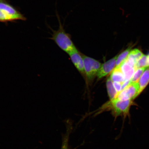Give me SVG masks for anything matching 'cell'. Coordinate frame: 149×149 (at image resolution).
Returning <instances> with one entry per match:
<instances>
[{"label":"cell","instance_id":"cell-1","mask_svg":"<svg viewBox=\"0 0 149 149\" xmlns=\"http://www.w3.org/2000/svg\"><path fill=\"white\" fill-rule=\"evenodd\" d=\"M133 104V100H110L102 105L95 113V115L105 111H110L115 120L119 117H122L124 119H125L127 117L130 118V108Z\"/></svg>","mask_w":149,"mask_h":149},{"label":"cell","instance_id":"cell-2","mask_svg":"<svg viewBox=\"0 0 149 149\" xmlns=\"http://www.w3.org/2000/svg\"><path fill=\"white\" fill-rule=\"evenodd\" d=\"M59 27L56 31L52 30L53 34L50 39L54 41L63 51L68 54L77 49L71 39L70 34L65 31L64 25L61 23L60 18L57 15Z\"/></svg>","mask_w":149,"mask_h":149},{"label":"cell","instance_id":"cell-3","mask_svg":"<svg viewBox=\"0 0 149 149\" xmlns=\"http://www.w3.org/2000/svg\"><path fill=\"white\" fill-rule=\"evenodd\" d=\"M26 18L12 6L0 0V22H7L14 20H25Z\"/></svg>","mask_w":149,"mask_h":149},{"label":"cell","instance_id":"cell-4","mask_svg":"<svg viewBox=\"0 0 149 149\" xmlns=\"http://www.w3.org/2000/svg\"><path fill=\"white\" fill-rule=\"evenodd\" d=\"M82 56L86 75L89 80H92L97 75L102 64L99 61L92 58L86 56Z\"/></svg>","mask_w":149,"mask_h":149},{"label":"cell","instance_id":"cell-5","mask_svg":"<svg viewBox=\"0 0 149 149\" xmlns=\"http://www.w3.org/2000/svg\"><path fill=\"white\" fill-rule=\"evenodd\" d=\"M138 82L130 83L125 88L122 89L115 99L120 100H133L140 94Z\"/></svg>","mask_w":149,"mask_h":149},{"label":"cell","instance_id":"cell-6","mask_svg":"<svg viewBox=\"0 0 149 149\" xmlns=\"http://www.w3.org/2000/svg\"><path fill=\"white\" fill-rule=\"evenodd\" d=\"M118 56V55L115 56L112 58L106 61L102 65L97 75L98 79H101L105 77L114 70L116 67V61Z\"/></svg>","mask_w":149,"mask_h":149},{"label":"cell","instance_id":"cell-7","mask_svg":"<svg viewBox=\"0 0 149 149\" xmlns=\"http://www.w3.org/2000/svg\"><path fill=\"white\" fill-rule=\"evenodd\" d=\"M68 54L69 55L72 63L77 70L81 73L85 74L82 56L80 54L77 49L71 52Z\"/></svg>","mask_w":149,"mask_h":149},{"label":"cell","instance_id":"cell-8","mask_svg":"<svg viewBox=\"0 0 149 149\" xmlns=\"http://www.w3.org/2000/svg\"><path fill=\"white\" fill-rule=\"evenodd\" d=\"M118 67H120L124 74L125 81H130L136 70L135 67L130 64L127 59Z\"/></svg>","mask_w":149,"mask_h":149},{"label":"cell","instance_id":"cell-9","mask_svg":"<svg viewBox=\"0 0 149 149\" xmlns=\"http://www.w3.org/2000/svg\"><path fill=\"white\" fill-rule=\"evenodd\" d=\"M143 55L142 52L139 49H135L132 50L127 60L130 64L135 67L136 64Z\"/></svg>","mask_w":149,"mask_h":149},{"label":"cell","instance_id":"cell-10","mask_svg":"<svg viewBox=\"0 0 149 149\" xmlns=\"http://www.w3.org/2000/svg\"><path fill=\"white\" fill-rule=\"evenodd\" d=\"M110 77L113 82H119L123 83L125 81L124 75L120 67H116L111 73Z\"/></svg>","mask_w":149,"mask_h":149},{"label":"cell","instance_id":"cell-11","mask_svg":"<svg viewBox=\"0 0 149 149\" xmlns=\"http://www.w3.org/2000/svg\"><path fill=\"white\" fill-rule=\"evenodd\" d=\"M149 82V66L147 67L139 80V92L144 90Z\"/></svg>","mask_w":149,"mask_h":149},{"label":"cell","instance_id":"cell-12","mask_svg":"<svg viewBox=\"0 0 149 149\" xmlns=\"http://www.w3.org/2000/svg\"><path fill=\"white\" fill-rule=\"evenodd\" d=\"M106 84H107L108 94L110 100H111L115 99L118 93L115 89L113 85V82L112 81L110 77L107 79Z\"/></svg>","mask_w":149,"mask_h":149},{"label":"cell","instance_id":"cell-13","mask_svg":"<svg viewBox=\"0 0 149 149\" xmlns=\"http://www.w3.org/2000/svg\"><path fill=\"white\" fill-rule=\"evenodd\" d=\"M72 124L70 123H67L66 131L63 139L61 149H70L69 146V140L72 130Z\"/></svg>","mask_w":149,"mask_h":149},{"label":"cell","instance_id":"cell-14","mask_svg":"<svg viewBox=\"0 0 149 149\" xmlns=\"http://www.w3.org/2000/svg\"><path fill=\"white\" fill-rule=\"evenodd\" d=\"M131 50V48L129 47L118 55L117 59L116 68L120 66L124 61L127 59L128 55Z\"/></svg>","mask_w":149,"mask_h":149},{"label":"cell","instance_id":"cell-15","mask_svg":"<svg viewBox=\"0 0 149 149\" xmlns=\"http://www.w3.org/2000/svg\"><path fill=\"white\" fill-rule=\"evenodd\" d=\"M146 68H142L137 69L130 79V83H134L138 82L144 70Z\"/></svg>","mask_w":149,"mask_h":149},{"label":"cell","instance_id":"cell-16","mask_svg":"<svg viewBox=\"0 0 149 149\" xmlns=\"http://www.w3.org/2000/svg\"><path fill=\"white\" fill-rule=\"evenodd\" d=\"M149 66L148 56L143 55L135 65L136 70L137 68H147Z\"/></svg>","mask_w":149,"mask_h":149},{"label":"cell","instance_id":"cell-17","mask_svg":"<svg viewBox=\"0 0 149 149\" xmlns=\"http://www.w3.org/2000/svg\"><path fill=\"white\" fill-rule=\"evenodd\" d=\"M113 84L115 89H116L118 93L120 92L122 90V83L114 82H113Z\"/></svg>","mask_w":149,"mask_h":149},{"label":"cell","instance_id":"cell-18","mask_svg":"<svg viewBox=\"0 0 149 149\" xmlns=\"http://www.w3.org/2000/svg\"><path fill=\"white\" fill-rule=\"evenodd\" d=\"M148 56V61H149V54Z\"/></svg>","mask_w":149,"mask_h":149}]
</instances>
